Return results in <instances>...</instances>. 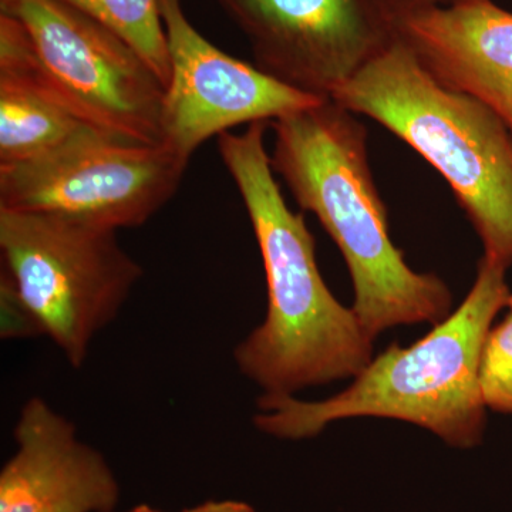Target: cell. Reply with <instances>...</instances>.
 I'll list each match as a JSON object with an SVG mask.
<instances>
[{
	"mask_svg": "<svg viewBox=\"0 0 512 512\" xmlns=\"http://www.w3.org/2000/svg\"><path fill=\"white\" fill-rule=\"evenodd\" d=\"M99 20L143 57L167 87L170 53L160 0H60Z\"/></svg>",
	"mask_w": 512,
	"mask_h": 512,
	"instance_id": "4fadbf2b",
	"label": "cell"
},
{
	"mask_svg": "<svg viewBox=\"0 0 512 512\" xmlns=\"http://www.w3.org/2000/svg\"><path fill=\"white\" fill-rule=\"evenodd\" d=\"M396 36L437 80L490 107L512 131V13L493 0L393 15Z\"/></svg>",
	"mask_w": 512,
	"mask_h": 512,
	"instance_id": "8fae6325",
	"label": "cell"
},
{
	"mask_svg": "<svg viewBox=\"0 0 512 512\" xmlns=\"http://www.w3.org/2000/svg\"><path fill=\"white\" fill-rule=\"evenodd\" d=\"M6 2H9V0H0V5H2V3H6Z\"/></svg>",
	"mask_w": 512,
	"mask_h": 512,
	"instance_id": "ffe728a7",
	"label": "cell"
},
{
	"mask_svg": "<svg viewBox=\"0 0 512 512\" xmlns=\"http://www.w3.org/2000/svg\"><path fill=\"white\" fill-rule=\"evenodd\" d=\"M160 8L171 63L161 144L187 160L205 141L231 128L272 123L326 101L222 52L194 28L181 0H160Z\"/></svg>",
	"mask_w": 512,
	"mask_h": 512,
	"instance_id": "9c48e42d",
	"label": "cell"
},
{
	"mask_svg": "<svg viewBox=\"0 0 512 512\" xmlns=\"http://www.w3.org/2000/svg\"><path fill=\"white\" fill-rule=\"evenodd\" d=\"M217 2H220V0H217Z\"/></svg>",
	"mask_w": 512,
	"mask_h": 512,
	"instance_id": "44dd1931",
	"label": "cell"
},
{
	"mask_svg": "<svg viewBox=\"0 0 512 512\" xmlns=\"http://www.w3.org/2000/svg\"><path fill=\"white\" fill-rule=\"evenodd\" d=\"M92 130L35 77L0 62V167L46 156Z\"/></svg>",
	"mask_w": 512,
	"mask_h": 512,
	"instance_id": "7c38bea8",
	"label": "cell"
},
{
	"mask_svg": "<svg viewBox=\"0 0 512 512\" xmlns=\"http://www.w3.org/2000/svg\"><path fill=\"white\" fill-rule=\"evenodd\" d=\"M190 160L165 144L92 130L46 156L0 167V208L138 228L180 188Z\"/></svg>",
	"mask_w": 512,
	"mask_h": 512,
	"instance_id": "52a82bcc",
	"label": "cell"
},
{
	"mask_svg": "<svg viewBox=\"0 0 512 512\" xmlns=\"http://www.w3.org/2000/svg\"><path fill=\"white\" fill-rule=\"evenodd\" d=\"M269 123L218 137V151L244 201L264 264V322L234 349L239 372L261 396H295L355 379L373 360L375 339L320 275L315 238L286 204L265 147Z\"/></svg>",
	"mask_w": 512,
	"mask_h": 512,
	"instance_id": "6da1fadb",
	"label": "cell"
},
{
	"mask_svg": "<svg viewBox=\"0 0 512 512\" xmlns=\"http://www.w3.org/2000/svg\"><path fill=\"white\" fill-rule=\"evenodd\" d=\"M181 512H256L244 501L224 500V501H207L197 505V507L187 508Z\"/></svg>",
	"mask_w": 512,
	"mask_h": 512,
	"instance_id": "e0dca14e",
	"label": "cell"
},
{
	"mask_svg": "<svg viewBox=\"0 0 512 512\" xmlns=\"http://www.w3.org/2000/svg\"><path fill=\"white\" fill-rule=\"evenodd\" d=\"M436 168L483 242L512 265V131L473 97L437 82L399 37L333 94Z\"/></svg>",
	"mask_w": 512,
	"mask_h": 512,
	"instance_id": "277c9868",
	"label": "cell"
},
{
	"mask_svg": "<svg viewBox=\"0 0 512 512\" xmlns=\"http://www.w3.org/2000/svg\"><path fill=\"white\" fill-rule=\"evenodd\" d=\"M16 451L0 471V512H113L120 484L73 421L30 397L13 429Z\"/></svg>",
	"mask_w": 512,
	"mask_h": 512,
	"instance_id": "30bf717a",
	"label": "cell"
},
{
	"mask_svg": "<svg viewBox=\"0 0 512 512\" xmlns=\"http://www.w3.org/2000/svg\"><path fill=\"white\" fill-rule=\"evenodd\" d=\"M271 124L272 168L338 245L355 288L353 311L366 332L376 339L396 326L447 319L453 295L446 282L410 268L390 238L367 130L355 114L326 100Z\"/></svg>",
	"mask_w": 512,
	"mask_h": 512,
	"instance_id": "7a4b0ae2",
	"label": "cell"
},
{
	"mask_svg": "<svg viewBox=\"0 0 512 512\" xmlns=\"http://www.w3.org/2000/svg\"><path fill=\"white\" fill-rule=\"evenodd\" d=\"M127 512H161V511L156 510V508L150 507V505L141 504V505H137V507H134L133 510H128Z\"/></svg>",
	"mask_w": 512,
	"mask_h": 512,
	"instance_id": "ac0fdd59",
	"label": "cell"
},
{
	"mask_svg": "<svg viewBox=\"0 0 512 512\" xmlns=\"http://www.w3.org/2000/svg\"><path fill=\"white\" fill-rule=\"evenodd\" d=\"M2 274L67 362L80 369L144 271L114 229L0 208Z\"/></svg>",
	"mask_w": 512,
	"mask_h": 512,
	"instance_id": "8992f818",
	"label": "cell"
},
{
	"mask_svg": "<svg viewBox=\"0 0 512 512\" xmlns=\"http://www.w3.org/2000/svg\"><path fill=\"white\" fill-rule=\"evenodd\" d=\"M0 62L32 74L87 126L161 144L165 86L136 50L60 0L0 5Z\"/></svg>",
	"mask_w": 512,
	"mask_h": 512,
	"instance_id": "5b68a950",
	"label": "cell"
},
{
	"mask_svg": "<svg viewBox=\"0 0 512 512\" xmlns=\"http://www.w3.org/2000/svg\"><path fill=\"white\" fill-rule=\"evenodd\" d=\"M384 9L389 10L390 15H399V13L413 12V10L437 8V6H446L456 0H377Z\"/></svg>",
	"mask_w": 512,
	"mask_h": 512,
	"instance_id": "2e32d148",
	"label": "cell"
},
{
	"mask_svg": "<svg viewBox=\"0 0 512 512\" xmlns=\"http://www.w3.org/2000/svg\"><path fill=\"white\" fill-rule=\"evenodd\" d=\"M507 269L483 256L456 311L413 345H390L335 396L319 402L259 396L256 429L276 439L303 440L335 421L379 417L429 430L447 446H478L487 420L481 356L494 319L510 299Z\"/></svg>",
	"mask_w": 512,
	"mask_h": 512,
	"instance_id": "3957f363",
	"label": "cell"
},
{
	"mask_svg": "<svg viewBox=\"0 0 512 512\" xmlns=\"http://www.w3.org/2000/svg\"><path fill=\"white\" fill-rule=\"evenodd\" d=\"M480 389L487 409L512 414V309L485 340Z\"/></svg>",
	"mask_w": 512,
	"mask_h": 512,
	"instance_id": "5bb4252c",
	"label": "cell"
},
{
	"mask_svg": "<svg viewBox=\"0 0 512 512\" xmlns=\"http://www.w3.org/2000/svg\"><path fill=\"white\" fill-rule=\"evenodd\" d=\"M507 308L512 309V292H511V295H510V299H508V305H507Z\"/></svg>",
	"mask_w": 512,
	"mask_h": 512,
	"instance_id": "d6986e66",
	"label": "cell"
},
{
	"mask_svg": "<svg viewBox=\"0 0 512 512\" xmlns=\"http://www.w3.org/2000/svg\"><path fill=\"white\" fill-rule=\"evenodd\" d=\"M255 66L299 92L332 100L396 39L377 0H220Z\"/></svg>",
	"mask_w": 512,
	"mask_h": 512,
	"instance_id": "ba28073f",
	"label": "cell"
},
{
	"mask_svg": "<svg viewBox=\"0 0 512 512\" xmlns=\"http://www.w3.org/2000/svg\"><path fill=\"white\" fill-rule=\"evenodd\" d=\"M0 308H2L0 309L2 339L33 338V336L45 335L39 320L30 312L9 282L2 278H0Z\"/></svg>",
	"mask_w": 512,
	"mask_h": 512,
	"instance_id": "9a60e30c",
	"label": "cell"
}]
</instances>
